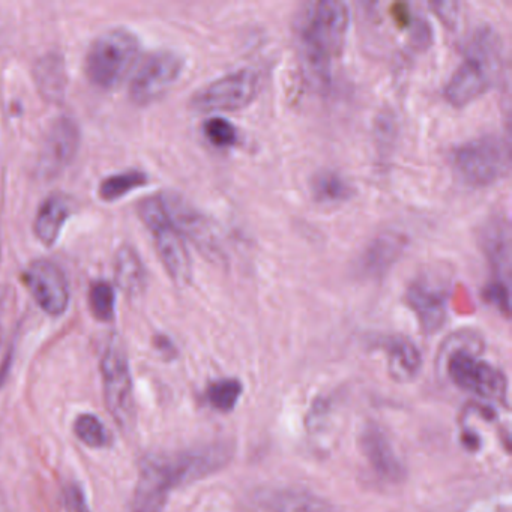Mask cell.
I'll use <instances>...</instances> for the list:
<instances>
[{
	"instance_id": "cell-1",
	"label": "cell",
	"mask_w": 512,
	"mask_h": 512,
	"mask_svg": "<svg viewBox=\"0 0 512 512\" xmlns=\"http://www.w3.org/2000/svg\"><path fill=\"white\" fill-rule=\"evenodd\" d=\"M349 5L343 0H317L305 5L298 22V47L305 71L313 82L328 86L332 68L349 34Z\"/></svg>"
},
{
	"instance_id": "cell-2",
	"label": "cell",
	"mask_w": 512,
	"mask_h": 512,
	"mask_svg": "<svg viewBox=\"0 0 512 512\" xmlns=\"http://www.w3.org/2000/svg\"><path fill=\"white\" fill-rule=\"evenodd\" d=\"M502 70V40L491 26H479L464 47V58L443 88L452 107H466L490 91Z\"/></svg>"
},
{
	"instance_id": "cell-3",
	"label": "cell",
	"mask_w": 512,
	"mask_h": 512,
	"mask_svg": "<svg viewBox=\"0 0 512 512\" xmlns=\"http://www.w3.org/2000/svg\"><path fill=\"white\" fill-rule=\"evenodd\" d=\"M140 52L139 37L130 29H107L89 46L85 62L89 82L103 91L118 88L136 70Z\"/></svg>"
},
{
	"instance_id": "cell-4",
	"label": "cell",
	"mask_w": 512,
	"mask_h": 512,
	"mask_svg": "<svg viewBox=\"0 0 512 512\" xmlns=\"http://www.w3.org/2000/svg\"><path fill=\"white\" fill-rule=\"evenodd\" d=\"M455 175L467 187L487 188L505 178L511 167L508 140L499 134H484L452 149Z\"/></svg>"
},
{
	"instance_id": "cell-5",
	"label": "cell",
	"mask_w": 512,
	"mask_h": 512,
	"mask_svg": "<svg viewBox=\"0 0 512 512\" xmlns=\"http://www.w3.org/2000/svg\"><path fill=\"white\" fill-rule=\"evenodd\" d=\"M140 220L154 238L161 263L173 283L187 286L193 280V262L185 245L184 236L173 223L164 205L163 197H146L139 203Z\"/></svg>"
},
{
	"instance_id": "cell-6",
	"label": "cell",
	"mask_w": 512,
	"mask_h": 512,
	"mask_svg": "<svg viewBox=\"0 0 512 512\" xmlns=\"http://www.w3.org/2000/svg\"><path fill=\"white\" fill-rule=\"evenodd\" d=\"M259 91V71L239 68L194 92L190 106L203 113L236 112L250 106Z\"/></svg>"
},
{
	"instance_id": "cell-7",
	"label": "cell",
	"mask_w": 512,
	"mask_h": 512,
	"mask_svg": "<svg viewBox=\"0 0 512 512\" xmlns=\"http://www.w3.org/2000/svg\"><path fill=\"white\" fill-rule=\"evenodd\" d=\"M104 398L107 409L121 428L134 424L136 404H134L133 374L127 352L121 343H112L101 359Z\"/></svg>"
},
{
	"instance_id": "cell-8",
	"label": "cell",
	"mask_w": 512,
	"mask_h": 512,
	"mask_svg": "<svg viewBox=\"0 0 512 512\" xmlns=\"http://www.w3.org/2000/svg\"><path fill=\"white\" fill-rule=\"evenodd\" d=\"M184 65V58L172 50H158L146 56L131 76V100L139 106L160 100L178 82Z\"/></svg>"
},
{
	"instance_id": "cell-9",
	"label": "cell",
	"mask_w": 512,
	"mask_h": 512,
	"mask_svg": "<svg viewBox=\"0 0 512 512\" xmlns=\"http://www.w3.org/2000/svg\"><path fill=\"white\" fill-rule=\"evenodd\" d=\"M451 277L442 271H427L413 278L406 290V304L416 314L427 334L439 331L446 320Z\"/></svg>"
},
{
	"instance_id": "cell-10",
	"label": "cell",
	"mask_w": 512,
	"mask_h": 512,
	"mask_svg": "<svg viewBox=\"0 0 512 512\" xmlns=\"http://www.w3.org/2000/svg\"><path fill=\"white\" fill-rule=\"evenodd\" d=\"M448 374L452 382L476 397L505 403L506 380L490 362L469 350H455L448 359Z\"/></svg>"
},
{
	"instance_id": "cell-11",
	"label": "cell",
	"mask_w": 512,
	"mask_h": 512,
	"mask_svg": "<svg viewBox=\"0 0 512 512\" xmlns=\"http://www.w3.org/2000/svg\"><path fill=\"white\" fill-rule=\"evenodd\" d=\"M161 197L170 218L182 236L190 239L206 259L224 263L227 259L226 248L214 223L178 194H166Z\"/></svg>"
},
{
	"instance_id": "cell-12",
	"label": "cell",
	"mask_w": 512,
	"mask_h": 512,
	"mask_svg": "<svg viewBox=\"0 0 512 512\" xmlns=\"http://www.w3.org/2000/svg\"><path fill=\"white\" fill-rule=\"evenodd\" d=\"M23 281L44 313L58 317L67 311L71 298L70 284L65 272L55 262L34 260L25 269Z\"/></svg>"
},
{
	"instance_id": "cell-13",
	"label": "cell",
	"mask_w": 512,
	"mask_h": 512,
	"mask_svg": "<svg viewBox=\"0 0 512 512\" xmlns=\"http://www.w3.org/2000/svg\"><path fill=\"white\" fill-rule=\"evenodd\" d=\"M409 239L398 230L377 233L356 260V274L371 281L382 280L406 251Z\"/></svg>"
},
{
	"instance_id": "cell-14",
	"label": "cell",
	"mask_w": 512,
	"mask_h": 512,
	"mask_svg": "<svg viewBox=\"0 0 512 512\" xmlns=\"http://www.w3.org/2000/svg\"><path fill=\"white\" fill-rule=\"evenodd\" d=\"M80 145V131L70 118L53 122L43 143L40 169L46 176H53L70 166Z\"/></svg>"
},
{
	"instance_id": "cell-15",
	"label": "cell",
	"mask_w": 512,
	"mask_h": 512,
	"mask_svg": "<svg viewBox=\"0 0 512 512\" xmlns=\"http://www.w3.org/2000/svg\"><path fill=\"white\" fill-rule=\"evenodd\" d=\"M481 247L493 271L491 280L509 284L511 274V229L508 218L496 215L481 229Z\"/></svg>"
},
{
	"instance_id": "cell-16",
	"label": "cell",
	"mask_w": 512,
	"mask_h": 512,
	"mask_svg": "<svg viewBox=\"0 0 512 512\" xmlns=\"http://www.w3.org/2000/svg\"><path fill=\"white\" fill-rule=\"evenodd\" d=\"M73 206L70 200L62 194H53L47 197L34 220V233L38 241L46 247H53L61 236L62 229L71 217Z\"/></svg>"
},
{
	"instance_id": "cell-17",
	"label": "cell",
	"mask_w": 512,
	"mask_h": 512,
	"mask_svg": "<svg viewBox=\"0 0 512 512\" xmlns=\"http://www.w3.org/2000/svg\"><path fill=\"white\" fill-rule=\"evenodd\" d=\"M115 280L121 289L137 293L146 283V271L137 251L130 245L119 248L115 257Z\"/></svg>"
},
{
	"instance_id": "cell-18",
	"label": "cell",
	"mask_w": 512,
	"mask_h": 512,
	"mask_svg": "<svg viewBox=\"0 0 512 512\" xmlns=\"http://www.w3.org/2000/svg\"><path fill=\"white\" fill-rule=\"evenodd\" d=\"M386 352L395 379L409 380L416 376L421 367V355L412 341L403 337L389 338Z\"/></svg>"
},
{
	"instance_id": "cell-19",
	"label": "cell",
	"mask_w": 512,
	"mask_h": 512,
	"mask_svg": "<svg viewBox=\"0 0 512 512\" xmlns=\"http://www.w3.org/2000/svg\"><path fill=\"white\" fill-rule=\"evenodd\" d=\"M311 193L316 202L334 205L349 200L353 196V188L340 173L322 170L311 179Z\"/></svg>"
},
{
	"instance_id": "cell-20",
	"label": "cell",
	"mask_w": 512,
	"mask_h": 512,
	"mask_svg": "<svg viewBox=\"0 0 512 512\" xmlns=\"http://www.w3.org/2000/svg\"><path fill=\"white\" fill-rule=\"evenodd\" d=\"M364 448L365 452H367L368 460L371 461L377 472L391 479L401 475L400 463L395 458L388 440L380 431H367V434L364 436Z\"/></svg>"
},
{
	"instance_id": "cell-21",
	"label": "cell",
	"mask_w": 512,
	"mask_h": 512,
	"mask_svg": "<svg viewBox=\"0 0 512 512\" xmlns=\"http://www.w3.org/2000/svg\"><path fill=\"white\" fill-rule=\"evenodd\" d=\"M146 184H148L146 173L140 170H127L104 179L98 188V193L104 202H115Z\"/></svg>"
},
{
	"instance_id": "cell-22",
	"label": "cell",
	"mask_w": 512,
	"mask_h": 512,
	"mask_svg": "<svg viewBox=\"0 0 512 512\" xmlns=\"http://www.w3.org/2000/svg\"><path fill=\"white\" fill-rule=\"evenodd\" d=\"M74 434L80 442L89 448H106L110 443V434L106 425L98 416L92 413H83L74 421Z\"/></svg>"
},
{
	"instance_id": "cell-23",
	"label": "cell",
	"mask_w": 512,
	"mask_h": 512,
	"mask_svg": "<svg viewBox=\"0 0 512 512\" xmlns=\"http://www.w3.org/2000/svg\"><path fill=\"white\" fill-rule=\"evenodd\" d=\"M38 83L41 91L49 98H59L64 94L65 70L61 59L49 56L40 62L37 70Z\"/></svg>"
},
{
	"instance_id": "cell-24",
	"label": "cell",
	"mask_w": 512,
	"mask_h": 512,
	"mask_svg": "<svg viewBox=\"0 0 512 512\" xmlns=\"http://www.w3.org/2000/svg\"><path fill=\"white\" fill-rule=\"evenodd\" d=\"M116 295L112 284L104 280L95 281L89 289V308L95 319L110 322L115 316Z\"/></svg>"
},
{
	"instance_id": "cell-25",
	"label": "cell",
	"mask_w": 512,
	"mask_h": 512,
	"mask_svg": "<svg viewBox=\"0 0 512 512\" xmlns=\"http://www.w3.org/2000/svg\"><path fill=\"white\" fill-rule=\"evenodd\" d=\"M241 394L242 386L238 380L223 379L209 386L208 400L215 409L229 412V410L235 409Z\"/></svg>"
},
{
	"instance_id": "cell-26",
	"label": "cell",
	"mask_w": 512,
	"mask_h": 512,
	"mask_svg": "<svg viewBox=\"0 0 512 512\" xmlns=\"http://www.w3.org/2000/svg\"><path fill=\"white\" fill-rule=\"evenodd\" d=\"M203 136L215 148H232L238 142V130L235 125L221 116L206 119L203 124Z\"/></svg>"
},
{
	"instance_id": "cell-27",
	"label": "cell",
	"mask_w": 512,
	"mask_h": 512,
	"mask_svg": "<svg viewBox=\"0 0 512 512\" xmlns=\"http://www.w3.org/2000/svg\"><path fill=\"white\" fill-rule=\"evenodd\" d=\"M482 296L488 304L496 307L500 313L508 316L511 311V293H509V284L502 281L490 280L482 290Z\"/></svg>"
},
{
	"instance_id": "cell-28",
	"label": "cell",
	"mask_w": 512,
	"mask_h": 512,
	"mask_svg": "<svg viewBox=\"0 0 512 512\" xmlns=\"http://www.w3.org/2000/svg\"><path fill=\"white\" fill-rule=\"evenodd\" d=\"M376 137L380 151L391 149V145H394L397 137V121L391 112H382L376 119Z\"/></svg>"
},
{
	"instance_id": "cell-29",
	"label": "cell",
	"mask_w": 512,
	"mask_h": 512,
	"mask_svg": "<svg viewBox=\"0 0 512 512\" xmlns=\"http://www.w3.org/2000/svg\"><path fill=\"white\" fill-rule=\"evenodd\" d=\"M430 7L446 26H454L457 22L458 8H460L457 2H431Z\"/></svg>"
},
{
	"instance_id": "cell-30",
	"label": "cell",
	"mask_w": 512,
	"mask_h": 512,
	"mask_svg": "<svg viewBox=\"0 0 512 512\" xmlns=\"http://www.w3.org/2000/svg\"><path fill=\"white\" fill-rule=\"evenodd\" d=\"M65 505L70 512H91L88 502H86L85 494L77 485H71L65 491Z\"/></svg>"
},
{
	"instance_id": "cell-31",
	"label": "cell",
	"mask_w": 512,
	"mask_h": 512,
	"mask_svg": "<svg viewBox=\"0 0 512 512\" xmlns=\"http://www.w3.org/2000/svg\"><path fill=\"white\" fill-rule=\"evenodd\" d=\"M391 14L400 28H406L412 22V14H410L409 5L407 4L392 5Z\"/></svg>"
}]
</instances>
